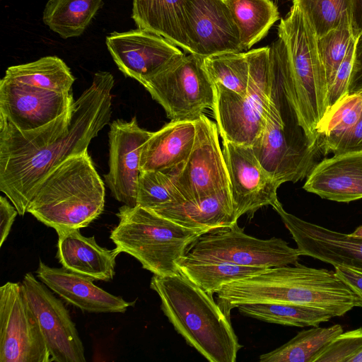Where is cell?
Wrapping results in <instances>:
<instances>
[{"mask_svg": "<svg viewBox=\"0 0 362 362\" xmlns=\"http://www.w3.org/2000/svg\"><path fill=\"white\" fill-rule=\"evenodd\" d=\"M114 77L100 71L72 106L49 124L21 131L0 117V190L24 216L37 189L55 168L87 151L112 115Z\"/></svg>", "mask_w": 362, "mask_h": 362, "instance_id": "6da1fadb", "label": "cell"}, {"mask_svg": "<svg viewBox=\"0 0 362 362\" xmlns=\"http://www.w3.org/2000/svg\"><path fill=\"white\" fill-rule=\"evenodd\" d=\"M270 47L285 94L311 145H320L317 129L327 112L328 84L315 31L293 4L278 25Z\"/></svg>", "mask_w": 362, "mask_h": 362, "instance_id": "7a4b0ae2", "label": "cell"}, {"mask_svg": "<svg viewBox=\"0 0 362 362\" xmlns=\"http://www.w3.org/2000/svg\"><path fill=\"white\" fill-rule=\"evenodd\" d=\"M225 314L243 304L292 303L324 310L341 317L362 307L359 297L335 272L297 263L269 268L263 273L226 284L216 293Z\"/></svg>", "mask_w": 362, "mask_h": 362, "instance_id": "3957f363", "label": "cell"}, {"mask_svg": "<svg viewBox=\"0 0 362 362\" xmlns=\"http://www.w3.org/2000/svg\"><path fill=\"white\" fill-rule=\"evenodd\" d=\"M150 287L161 309L187 344L211 362H235L242 348L230 321L212 295L179 272L153 274Z\"/></svg>", "mask_w": 362, "mask_h": 362, "instance_id": "277c9868", "label": "cell"}, {"mask_svg": "<svg viewBox=\"0 0 362 362\" xmlns=\"http://www.w3.org/2000/svg\"><path fill=\"white\" fill-rule=\"evenodd\" d=\"M104 182L88 151L71 156L42 180L27 212L62 231L87 227L103 213Z\"/></svg>", "mask_w": 362, "mask_h": 362, "instance_id": "5b68a950", "label": "cell"}, {"mask_svg": "<svg viewBox=\"0 0 362 362\" xmlns=\"http://www.w3.org/2000/svg\"><path fill=\"white\" fill-rule=\"evenodd\" d=\"M271 93L264 129L251 147L262 167L280 184L308 175L322 153L311 145L285 94L276 59L269 52Z\"/></svg>", "mask_w": 362, "mask_h": 362, "instance_id": "8992f818", "label": "cell"}, {"mask_svg": "<svg viewBox=\"0 0 362 362\" xmlns=\"http://www.w3.org/2000/svg\"><path fill=\"white\" fill-rule=\"evenodd\" d=\"M110 238L116 248L136 258L153 274L178 272V263L205 231L183 226L139 205L122 206Z\"/></svg>", "mask_w": 362, "mask_h": 362, "instance_id": "52a82bcc", "label": "cell"}, {"mask_svg": "<svg viewBox=\"0 0 362 362\" xmlns=\"http://www.w3.org/2000/svg\"><path fill=\"white\" fill-rule=\"evenodd\" d=\"M269 52V46L246 52L250 74L245 95L213 83L212 110L223 141L252 147L261 134L271 93Z\"/></svg>", "mask_w": 362, "mask_h": 362, "instance_id": "ba28073f", "label": "cell"}, {"mask_svg": "<svg viewBox=\"0 0 362 362\" xmlns=\"http://www.w3.org/2000/svg\"><path fill=\"white\" fill-rule=\"evenodd\" d=\"M141 85L170 120H194L213 109L214 85L195 54L185 53Z\"/></svg>", "mask_w": 362, "mask_h": 362, "instance_id": "9c48e42d", "label": "cell"}, {"mask_svg": "<svg viewBox=\"0 0 362 362\" xmlns=\"http://www.w3.org/2000/svg\"><path fill=\"white\" fill-rule=\"evenodd\" d=\"M186 255L245 267H278L298 263V249L279 238L262 240L247 235L237 223L204 233L189 247Z\"/></svg>", "mask_w": 362, "mask_h": 362, "instance_id": "30bf717a", "label": "cell"}, {"mask_svg": "<svg viewBox=\"0 0 362 362\" xmlns=\"http://www.w3.org/2000/svg\"><path fill=\"white\" fill-rule=\"evenodd\" d=\"M195 123L196 135L189 156L182 164L166 170L184 201L230 192L216 124L204 114Z\"/></svg>", "mask_w": 362, "mask_h": 362, "instance_id": "8fae6325", "label": "cell"}, {"mask_svg": "<svg viewBox=\"0 0 362 362\" xmlns=\"http://www.w3.org/2000/svg\"><path fill=\"white\" fill-rule=\"evenodd\" d=\"M0 362H51L20 282L8 281L0 287Z\"/></svg>", "mask_w": 362, "mask_h": 362, "instance_id": "7c38bea8", "label": "cell"}, {"mask_svg": "<svg viewBox=\"0 0 362 362\" xmlns=\"http://www.w3.org/2000/svg\"><path fill=\"white\" fill-rule=\"evenodd\" d=\"M21 284L42 331L51 361L85 362L83 343L63 303L30 272L25 274Z\"/></svg>", "mask_w": 362, "mask_h": 362, "instance_id": "4fadbf2b", "label": "cell"}, {"mask_svg": "<svg viewBox=\"0 0 362 362\" xmlns=\"http://www.w3.org/2000/svg\"><path fill=\"white\" fill-rule=\"evenodd\" d=\"M184 8L189 54L204 58L243 51L238 28L225 0H186Z\"/></svg>", "mask_w": 362, "mask_h": 362, "instance_id": "5bb4252c", "label": "cell"}, {"mask_svg": "<svg viewBox=\"0 0 362 362\" xmlns=\"http://www.w3.org/2000/svg\"><path fill=\"white\" fill-rule=\"evenodd\" d=\"M110 127V170L105 181L116 200L134 207L137 205L141 149L153 132L140 127L136 116L129 121L116 119Z\"/></svg>", "mask_w": 362, "mask_h": 362, "instance_id": "9a60e30c", "label": "cell"}, {"mask_svg": "<svg viewBox=\"0 0 362 362\" xmlns=\"http://www.w3.org/2000/svg\"><path fill=\"white\" fill-rule=\"evenodd\" d=\"M223 146L236 218L272 206L281 185L262 167L252 148L224 141Z\"/></svg>", "mask_w": 362, "mask_h": 362, "instance_id": "2e32d148", "label": "cell"}, {"mask_svg": "<svg viewBox=\"0 0 362 362\" xmlns=\"http://www.w3.org/2000/svg\"><path fill=\"white\" fill-rule=\"evenodd\" d=\"M105 42L118 69L141 84L186 53L163 37L140 28L113 32Z\"/></svg>", "mask_w": 362, "mask_h": 362, "instance_id": "e0dca14e", "label": "cell"}, {"mask_svg": "<svg viewBox=\"0 0 362 362\" xmlns=\"http://www.w3.org/2000/svg\"><path fill=\"white\" fill-rule=\"evenodd\" d=\"M297 245L300 255L362 272V239L332 230L288 213L279 199L272 206Z\"/></svg>", "mask_w": 362, "mask_h": 362, "instance_id": "ac0fdd59", "label": "cell"}, {"mask_svg": "<svg viewBox=\"0 0 362 362\" xmlns=\"http://www.w3.org/2000/svg\"><path fill=\"white\" fill-rule=\"evenodd\" d=\"M72 93H62L3 77L0 81V117L21 131L42 127L66 112Z\"/></svg>", "mask_w": 362, "mask_h": 362, "instance_id": "d6986e66", "label": "cell"}, {"mask_svg": "<svg viewBox=\"0 0 362 362\" xmlns=\"http://www.w3.org/2000/svg\"><path fill=\"white\" fill-rule=\"evenodd\" d=\"M37 277L66 302L88 313H124L134 303L126 301L93 284V279L62 268L51 267L40 259Z\"/></svg>", "mask_w": 362, "mask_h": 362, "instance_id": "ffe728a7", "label": "cell"}, {"mask_svg": "<svg viewBox=\"0 0 362 362\" xmlns=\"http://www.w3.org/2000/svg\"><path fill=\"white\" fill-rule=\"evenodd\" d=\"M303 188L337 202L362 199V151L336 154L317 163Z\"/></svg>", "mask_w": 362, "mask_h": 362, "instance_id": "44dd1931", "label": "cell"}, {"mask_svg": "<svg viewBox=\"0 0 362 362\" xmlns=\"http://www.w3.org/2000/svg\"><path fill=\"white\" fill-rule=\"evenodd\" d=\"M58 235L57 258L62 267L93 280L110 281L115 274L116 257L120 252L100 246L94 236L86 237L80 229Z\"/></svg>", "mask_w": 362, "mask_h": 362, "instance_id": "7402d4cb", "label": "cell"}, {"mask_svg": "<svg viewBox=\"0 0 362 362\" xmlns=\"http://www.w3.org/2000/svg\"><path fill=\"white\" fill-rule=\"evenodd\" d=\"M195 135V119L171 120L153 132L141 149L140 171L168 170L182 164L191 153Z\"/></svg>", "mask_w": 362, "mask_h": 362, "instance_id": "603a6c76", "label": "cell"}, {"mask_svg": "<svg viewBox=\"0 0 362 362\" xmlns=\"http://www.w3.org/2000/svg\"><path fill=\"white\" fill-rule=\"evenodd\" d=\"M183 226L209 233L237 223L230 192L185 200L154 211Z\"/></svg>", "mask_w": 362, "mask_h": 362, "instance_id": "cb8c5ba5", "label": "cell"}, {"mask_svg": "<svg viewBox=\"0 0 362 362\" xmlns=\"http://www.w3.org/2000/svg\"><path fill=\"white\" fill-rule=\"evenodd\" d=\"M186 0H133L132 18L137 28L160 35L189 54L185 31Z\"/></svg>", "mask_w": 362, "mask_h": 362, "instance_id": "d4e9b609", "label": "cell"}, {"mask_svg": "<svg viewBox=\"0 0 362 362\" xmlns=\"http://www.w3.org/2000/svg\"><path fill=\"white\" fill-rule=\"evenodd\" d=\"M177 266L181 274L211 294L218 292L226 284L260 274L269 269L196 259L186 255Z\"/></svg>", "mask_w": 362, "mask_h": 362, "instance_id": "484cf974", "label": "cell"}, {"mask_svg": "<svg viewBox=\"0 0 362 362\" xmlns=\"http://www.w3.org/2000/svg\"><path fill=\"white\" fill-rule=\"evenodd\" d=\"M103 4V0H49L42 21L63 39L78 37Z\"/></svg>", "mask_w": 362, "mask_h": 362, "instance_id": "4316f807", "label": "cell"}, {"mask_svg": "<svg viewBox=\"0 0 362 362\" xmlns=\"http://www.w3.org/2000/svg\"><path fill=\"white\" fill-rule=\"evenodd\" d=\"M8 79L62 93H72L75 78L66 63L56 56L8 67Z\"/></svg>", "mask_w": 362, "mask_h": 362, "instance_id": "83f0119b", "label": "cell"}, {"mask_svg": "<svg viewBox=\"0 0 362 362\" xmlns=\"http://www.w3.org/2000/svg\"><path fill=\"white\" fill-rule=\"evenodd\" d=\"M238 28L243 50H248L279 19L271 0H225Z\"/></svg>", "mask_w": 362, "mask_h": 362, "instance_id": "f1b7e54d", "label": "cell"}, {"mask_svg": "<svg viewBox=\"0 0 362 362\" xmlns=\"http://www.w3.org/2000/svg\"><path fill=\"white\" fill-rule=\"evenodd\" d=\"M362 112V90L348 93L325 114L317 129L322 153L334 154L358 121Z\"/></svg>", "mask_w": 362, "mask_h": 362, "instance_id": "f546056e", "label": "cell"}, {"mask_svg": "<svg viewBox=\"0 0 362 362\" xmlns=\"http://www.w3.org/2000/svg\"><path fill=\"white\" fill-rule=\"evenodd\" d=\"M343 332L340 325L327 327L314 326L299 332L279 348L262 354L260 362H314L319 354Z\"/></svg>", "mask_w": 362, "mask_h": 362, "instance_id": "4dcf8cb0", "label": "cell"}, {"mask_svg": "<svg viewBox=\"0 0 362 362\" xmlns=\"http://www.w3.org/2000/svg\"><path fill=\"white\" fill-rule=\"evenodd\" d=\"M243 315L266 322L296 327H314L333 316L319 308L292 303H250L238 307Z\"/></svg>", "mask_w": 362, "mask_h": 362, "instance_id": "1f68e13d", "label": "cell"}, {"mask_svg": "<svg viewBox=\"0 0 362 362\" xmlns=\"http://www.w3.org/2000/svg\"><path fill=\"white\" fill-rule=\"evenodd\" d=\"M305 13L317 38L343 25L352 27L354 0H292Z\"/></svg>", "mask_w": 362, "mask_h": 362, "instance_id": "d6a6232c", "label": "cell"}, {"mask_svg": "<svg viewBox=\"0 0 362 362\" xmlns=\"http://www.w3.org/2000/svg\"><path fill=\"white\" fill-rule=\"evenodd\" d=\"M212 83H220L242 95L247 91L250 68L246 52L225 53L202 58Z\"/></svg>", "mask_w": 362, "mask_h": 362, "instance_id": "836d02e7", "label": "cell"}, {"mask_svg": "<svg viewBox=\"0 0 362 362\" xmlns=\"http://www.w3.org/2000/svg\"><path fill=\"white\" fill-rule=\"evenodd\" d=\"M182 201L184 199L168 171L140 173L137 205L155 211L166 205Z\"/></svg>", "mask_w": 362, "mask_h": 362, "instance_id": "e575fe53", "label": "cell"}, {"mask_svg": "<svg viewBox=\"0 0 362 362\" xmlns=\"http://www.w3.org/2000/svg\"><path fill=\"white\" fill-rule=\"evenodd\" d=\"M352 27L343 25L318 38V48L325 69L328 89L352 41Z\"/></svg>", "mask_w": 362, "mask_h": 362, "instance_id": "d590c367", "label": "cell"}, {"mask_svg": "<svg viewBox=\"0 0 362 362\" xmlns=\"http://www.w3.org/2000/svg\"><path fill=\"white\" fill-rule=\"evenodd\" d=\"M362 350V327L342 332L319 354L314 362H349Z\"/></svg>", "mask_w": 362, "mask_h": 362, "instance_id": "8d00e7d4", "label": "cell"}, {"mask_svg": "<svg viewBox=\"0 0 362 362\" xmlns=\"http://www.w3.org/2000/svg\"><path fill=\"white\" fill-rule=\"evenodd\" d=\"M356 40L351 42L346 55L339 66L334 78L329 87L327 111L348 94V87L352 71Z\"/></svg>", "mask_w": 362, "mask_h": 362, "instance_id": "74e56055", "label": "cell"}, {"mask_svg": "<svg viewBox=\"0 0 362 362\" xmlns=\"http://www.w3.org/2000/svg\"><path fill=\"white\" fill-rule=\"evenodd\" d=\"M18 212L14 205L8 199L1 196L0 197V247L6 241Z\"/></svg>", "mask_w": 362, "mask_h": 362, "instance_id": "f35d334b", "label": "cell"}, {"mask_svg": "<svg viewBox=\"0 0 362 362\" xmlns=\"http://www.w3.org/2000/svg\"><path fill=\"white\" fill-rule=\"evenodd\" d=\"M362 90V32L356 40L354 57L348 93Z\"/></svg>", "mask_w": 362, "mask_h": 362, "instance_id": "ab89813d", "label": "cell"}, {"mask_svg": "<svg viewBox=\"0 0 362 362\" xmlns=\"http://www.w3.org/2000/svg\"><path fill=\"white\" fill-rule=\"evenodd\" d=\"M334 272L360 298L362 303V272L346 267H336Z\"/></svg>", "mask_w": 362, "mask_h": 362, "instance_id": "60d3db41", "label": "cell"}, {"mask_svg": "<svg viewBox=\"0 0 362 362\" xmlns=\"http://www.w3.org/2000/svg\"><path fill=\"white\" fill-rule=\"evenodd\" d=\"M362 151V112L352 131L334 155Z\"/></svg>", "mask_w": 362, "mask_h": 362, "instance_id": "b9f144b4", "label": "cell"}, {"mask_svg": "<svg viewBox=\"0 0 362 362\" xmlns=\"http://www.w3.org/2000/svg\"><path fill=\"white\" fill-rule=\"evenodd\" d=\"M352 30L356 39L362 32V0H354Z\"/></svg>", "mask_w": 362, "mask_h": 362, "instance_id": "7bdbcfd3", "label": "cell"}, {"mask_svg": "<svg viewBox=\"0 0 362 362\" xmlns=\"http://www.w3.org/2000/svg\"><path fill=\"white\" fill-rule=\"evenodd\" d=\"M349 235L353 238L362 239V225L357 227L353 232L349 233Z\"/></svg>", "mask_w": 362, "mask_h": 362, "instance_id": "ee69618b", "label": "cell"}, {"mask_svg": "<svg viewBox=\"0 0 362 362\" xmlns=\"http://www.w3.org/2000/svg\"><path fill=\"white\" fill-rule=\"evenodd\" d=\"M349 362H362V350L354 356Z\"/></svg>", "mask_w": 362, "mask_h": 362, "instance_id": "f6af8a7d", "label": "cell"}]
</instances>
